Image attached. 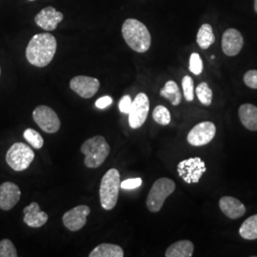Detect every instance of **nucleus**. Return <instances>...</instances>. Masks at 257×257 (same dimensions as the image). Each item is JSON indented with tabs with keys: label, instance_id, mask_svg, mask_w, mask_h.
Listing matches in <instances>:
<instances>
[{
	"label": "nucleus",
	"instance_id": "nucleus-27",
	"mask_svg": "<svg viewBox=\"0 0 257 257\" xmlns=\"http://www.w3.org/2000/svg\"><path fill=\"white\" fill-rule=\"evenodd\" d=\"M18 250L9 239H2L0 241V257H17Z\"/></svg>",
	"mask_w": 257,
	"mask_h": 257
},
{
	"label": "nucleus",
	"instance_id": "nucleus-7",
	"mask_svg": "<svg viewBox=\"0 0 257 257\" xmlns=\"http://www.w3.org/2000/svg\"><path fill=\"white\" fill-rule=\"evenodd\" d=\"M177 172L186 183H198L206 172L205 162L200 157L186 159L178 164Z\"/></svg>",
	"mask_w": 257,
	"mask_h": 257
},
{
	"label": "nucleus",
	"instance_id": "nucleus-5",
	"mask_svg": "<svg viewBox=\"0 0 257 257\" xmlns=\"http://www.w3.org/2000/svg\"><path fill=\"white\" fill-rule=\"evenodd\" d=\"M175 183L170 178H159L153 185L148 194L147 207L152 212H158L163 207L166 198L175 192Z\"/></svg>",
	"mask_w": 257,
	"mask_h": 257
},
{
	"label": "nucleus",
	"instance_id": "nucleus-18",
	"mask_svg": "<svg viewBox=\"0 0 257 257\" xmlns=\"http://www.w3.org/2000/svg\"><path fill=\"white\" fill-rule=\"evenodd\" d=\"M239 118L243 126L249 131H257V107L252 104H243L239 108Z\"/></svg>",
	"mask_w": 257,
	"mask_h": 257
},
{
	"label": "nucleus",
	"instance_id": "nucleus-33",
	"mask_svg": "<svg viewBox=\"0 0 257 257\" xmlns=\"http://www.w3.org/2000/svg\"><path fill=\"white\" fill-rule=\"evenodd\" d=\"M111 103H112V98L109 95H106V96L98 98L95 102V106H96V108L102 110V109H105L108 106L111 105Z\"/></svg>",
	"mask_w": 257,
	"mask_h": 257
},
{
	"label": "nucleus",
	"instance_id": "nucleus-24",
	"mask_svg": "<svg viewBox=\"0 0 257 257\" xmlns=\"http://www.w3.org/2000/svg\"><path fill=\"white\" fill-rule=\"evenodd\" d=\"M23 137L27 140L28 143L35 149H41L44 145V139L41 137V135L34 128H29L25 130Z\"/></svg>",
	"mask_w": 257,
	"mask_h": 257
},
{
	"label": "nucleus",
	"instance_id": "nucleus-20",
	"mask_svg": "<svg viewBox=\"0 0 257 257\" xmlns=\"http://www.w3.org/2000/svg\"><path fill=\"white\" fill-rule=\"evenodd\" d=\"M90 257H123L124 251L118 245L103 243L98 245L96 248H93Z\"/></svg>",
	"mask_w": 257,
	"mask_h": 257
},
{
	"label": "nucleus",
	"instance_id": "nucleus-11",
	"mask_svg": "<svg viewBox=\"0 0 257 257\" xmlns=\"http://www.w3.org/2000/svg\"><path fill=\"white\" fill-rule=\"evenodd\" d=\"M70 87L83 98H92L99 90L100 82L98 79L93 77L78 75L71 80Z\"/></svg>",
	"mask_w": 257,
	"mask_h": 257
},
{
	"label": "nucleus",
	"instance_id": "nucleus-10",
	"mask_svg": "<svg viewBox=\"0 0 257 257\" xmlns=\"http://www.w3.org/2000/svg\"><path fill=\"white\" fill-rule=\"evenodd\" d=\"M216 127L211 122H202L194 126L188 135V142L194 147L207 145L215 137Z\"/></svg>",
	"mask_w": 257,
	"mask_h": 257
},
{
	"label": "nucleus",
	"instance_id": "nucleus-32",
	"mask_svg": "<svg viewBox=\"0 0 257 257\" xmlns=\"http://www.w3.org/2000/svg\"><path fill=\"white\" fill-rule=\"evenodd\" d=\"M133 104V100L131 98L130 95H124L121 99H120L119 104H118V108L122 113H127L131 110Z\"/></svg>",
	"mask_w": 257,
	"mask_h": 257
},
{
	"label": "nucleus",
	"instance_id": "nucleus-35",
	"mask_svg": "<svg viewBox=\"0 0 257 257\" xmlns=\"http://www.w3.org/2000/svg\"><path fill=\"white\" fill-rule=\"evenodd\" d=\"M29 1H35V0H29Z\"/></svg>",
	"mask_w": 257,
	"mask_h": 257
},
{
	"label": "nucleus",
	"instance_id": "nucleus-28",
	"mask_svg": "<svg viewBox=\"0 0 257 257\" xmlns=\"http://www.w3.org/2000/svg\"><path fill=\"white\" fill-rule=\"evenodd\" d=\"M182 88L185 98L187 101H193L194 98V85L193 78L189 75L184 76L182 79Z\"/></svg>",
	"mask_w": 257,
	"mask_h": 257
},
{
	"label": "nucleus",
	"instance_id": "nucleus-2",
	"mask_svg": "<svg viewBox=\"0 0 257 257\" xmlns=\"http://www.w3.org/2000/svg\"><path fill=\"white\" fill-rule=\"evenodd\" d=\"M122 35L128 46L139 54L147 52L152 44L148 28L138 19L125 20L122 26Z\"/></svg>",
	"mask_w": 257,
	"mask_h": 257
},
{
	"label": "nucleus",
	"instance_id": "nucleus-25",
	"mask_svg": "<svg viewBox=\"0 0 257 257\" xmlns=\"http://www.w3.org/2000/svg\"><path fill=\"white\" fill-rule=\"evenodd\" d=\"M196 95L199 99V101L202 103L205 106H210L212 100V92H211L209 85L206 82L200 83L196 87Z\"/></svg>",
	"mask_w": 257,
	"mask_h": 257
},
{
	"label": "nucleus",
	"instance_id": "nucleus-12",
	"mask_svg": "<svg viewBox=\"0 0 257 257\" xmlns=\"http://www.w3.org/2000/svg\"><path fill=\"white\" fill-rule=\"evenodd\" d=\"M90 212L91 209L86 205L74 207L63 215L62 220L65 227L72 231L81 230L87 223V217Z\"/></svg>",
	"mask_w": 257,
	"mask_h": 257
},
{
	"label": "nucleus",
	"instance_id": "nucleus-34",
	"mask_svg": "<svg viewBox=\"0 0 257 257\" xmlns=\"http://www.w3.org/2000/svg\"><path fill=\"white\" fill-rule=\"evenodd\" d=\"M254 11L257 14V0H254Z\"/></svg>",
	"mask_w": 257,
	"mask_h": 257
},
{
	"label": "nucleus",
	"instance_id": "nucleus-6",
	"mask_svg": "<svg viewBox=\"0 0 257 257\" xmlns=\"http://www.w3.org/2000/svg\"><path fill=\"white\" fill-rule=\"evenodd\" d=\"M34 159L35 153L32 148L21 142L15 143L6 154L7 164L17 172L27 170Z\"/></svg>",
	"mask_w": 257,
	"mask_h": 257
},
{
	"label": "nucleus",
	"instance_id": "nucleus-4",
	"mask_svg": "<svg viewBox=\"0 0 257 257\" xmlns=\"http://www.w3.org/2000/svg\"><path fill=\"white\" fill-rule=\"evenodd\" d=\"M120 183V174L116 169H110L102 177L99 196L104 210L110 211L115 207L118 199Z\"/></svg>",
	"mask_w": 257,
	"mask_h": 257
},
{
	"label": "nucleus",
	"instance_id": "nucleus-8",
	"mask_svg": "<svg viewBox=\"0 0 257 257\" xmlns=\"http://www.w3.org/2000/svg\"><path fill=\"white\" fill-rule=\"evenodd\" d=\"M33 118L43 132L47 134H55L60 128V120L56 112L48 106H38L34 112Z\"/></svg>",
	"mask_w": 257,
	"mask_h": 257
},
{
	"label": "nucleus",
	"instance_id": "nucleus-29",
	"mask_svg": "<svg viewBox=\"0 0 257 257\" xmlns=\"http://www.w3.org/2000/svg\"><path fill=\"white\" fill-rule=\"evenodd\" d=\"M190 71L195 75H199L202 73L203 62L200 55L197 53H193L190 57V66H189Z\"/></svg>",
	"mask_w": 257,
	"mask_h": 257
},
{
	"label": "nucleus",
	"instance_id": "nucleus-31",
	"mask_svg": "<svg viewBox=\"0 0 257 257\" xmlns=\"http://www.w3.org/2000/svg\"><path fill=\"white\" fill-rule=\"evenodd\" d=\"M142 185V179L141 178H132L127 179L120 183V188L124 190H134L140 187Z\"/></svg>",
	"mask_w": 257,
	"mask_h": 257
},
{
	"label": "nucleus",
	"instance_id": "nucleus-19",
	"mask_svg": "<svg viewBox=\"0 0 257 257\" xmlns=\"http://www.w3.org/2000/svg\"><path fill=\"white\" fill-rule=\"evenodd\" d=\"M193 242L190 240H181L171 245L166 250V257H191L193 255Z\"/></svg>",
	"mask_w": 257,
	"mask_h": 257
},
{
	"label": "nucleus",
	"instance_id": "nucleus-1",
	"mask_svg": "<svg viewBox=\"0 0 257 257\" xmlns=\"http://www.w3.org/2000/svg\"><path fill=\"white\" fill-rule=\"evenodd\" d=\"M56 48V39L52 34H37L32 37L26 48L28 61L38 68L46 67L54 59Z\"/></svg>",
	"mask_w": 257,
	"mask_h": 257
},
{
	"label": "nucleus",
	"instance_id": "nucleus-30",
	"mask_svg": "<svg viewBox=\"0 0 257 257\" xmlns=\"http://www.w3.org/2000/svg\"><path fill=\"white\" fill-rule=\"evenodd\" d=\"M244 82L251 89H257V70L248 71L244 75Z\"/></svg>",
	"mask_w": 257,
	"mask_h": 257
},
{
	"label": "nucleus",
	"instance_id": "nucleus-16",
	"mask_svg": "<svg viewBox=\"0 0 257 257\" xmlns=\"http://www.w3.org/2000/svg\"><path fill=\"white\" fill-rule=\"evenodd\" d=\"M23 220L29 227L40 228L44 226L49 219L46 212L40 211V207L37 202H32L29 206L25 207Z\"/></svg>",
	"mask_w": 257,
	"mask_h": 257
},
{
	"label": "nucleus",
	"instance_id": "nucleus-26",
	"mask_svg": "<svg viewBox=\"0 0 257 257\" xmlns=\"http://www.w3.org/2000/svg\"><path fill=\"white\" fill-rule=\"evenodd\" d=\"M153 117L160 125H168L171 122V113L164 106H157L153 112Z\"/></svg>",
	"mask_w": 257,
	"mask_h": 257
},
{
	"label": "nucleus",
	"instance_id": "nucleus-17",
	"mask_svg": "<svg viewBox=\"0 0 257 257\" xmlns=\"http://www.w3.org/2000/svg\"><path fill=\"white\" fill-rule=\"evenodd\" d=\"M219 207L222 212L230 219H238L246 212V207L232 196H223L219 200Z\"/></svg>",
	"mask_w": 257,
	"mask_h": 257
},
{
	"label": "nucleus",
	"instance_id": "nucleus-9",
	"mask_svg": "<svg viewBox=\"0 0 257 257\" xmlns=\"http://www.w3.org/2000/svg\"><path fill=\"white\" fill-rule=\"evenodd\" d=\"M150 110V101L146 93L140 92L133 101L128 111V124L131 128H140L147 119Z\"/></svg>",
	"mask_w": 257,
	"mask_h": 257
},
{
	"label": "nucleus",
	"instance_id": "nucleus-23",
	"mask_svg": "<svg viewBox=\"0 0 257 257\" xmlns=\"http://www.w3.org/2000/svg\"><path fill=\"white\" fill-rule=\"evenodd\" d=\"M239 234L247 240L257 239V214L248 217L244 221L239 229Z\"/></svg>",
	"mask_w": 257,
	"mask_h": 257
},
{
	"label": "nucleus",
	"instance_id": "nucleus-13",
	"mask_svg": "<svg viewBox=\"0 0 257 257\" xmlns=\"http://www.w3.org/2000/svg\"><path fill=\"white\" fill-rule=\"evenodd\" d=\"M64 16L62 13L49 6L41 10L35 18V22L38 27L45 31H55L58 24L63 20Z\"/></svg>",
	"mask_w": 257,
	"mask_h": 257
},
{
	"label": "nucleus",
	"instance_id": "nucleus-36",
	"mask_svg": "<svg viewBox=\"0 0 257 257\" xmlns=\"http://www.w3.org/2000/svg\"><path fill=\"white\" fill-rule=\"evenodd\" d=\"M0 74H1V70H0Z\"/></svg>",
	"mask_w": 257,
	"mask_h": 257
},
{
	"label": "nucleus",
	"instance_id": "nucleus-3",
	"mask_svg": "<svg viewBox=\"0 0 257 257\" xmlns=\"http://www.w3.org/2000/svg\"><path fill=\"white\" fill-rule=\"evenodd\" d=\"M81 152L85 155L86 167L95 169L105 162L110 154V146L105 138L97 136L86 140L81 146Z\"/></svg>",
	"mask_w": 257,
	"mask_h": 257
},
{
	"label": "nucleus",
	"instance_id": "nucleus-14",
	"mask_svg": "<svg viewBox=\"0 0 257 257\" xmlns=\"http://www.w3.org/2000/svg\"><path fill=\"white\" fill-rule=\"evenodd\" d=\"M21 192L19 186L13 182H5L0 185V209L10 211L20 199Z\"/></svg>",
	"mask_w": 257,
	"mask_h": 257
},
{
	"label": "nucleus",
	"instance_id": "nucleus-15",
	"mask_svg": "<svg viewBox=\"0 0 257 257\" xmlns=\"http://www.w3.org/2000/svg\"><path fill=\"white\" fill-rule=\"evenodd\" d=\"M243 44V37L236 29H228L222 37V50L228 56L238 55Z\"/></svg>",
	"mask_w": 257,
	"mask_h": 257
},
{
	"label": "nucleus",
	"instance_id": "nucleus-21",
	"mask_svg": "<svg viewBox=\"0 0 257 257\" xmlns=\"http://www.w3.org/2000/svg\"><path fill=\"white\" fill-rule=\"evenodd\" d=\"M160 95L169 99L174 106L179 105L182 98L178 85L173 80H170L166 83L164 88L160 91Z\"/></svg>",
	"mask_w": 257,
	"mask_h": 257
},
{
	"label": "nucleus",
	"instance_id": "nucleus-22",
	"mask_svg": "<svg viewBox=\"0 0 257 257\" xmlns=\"http://www.w3.org/2000/svg\"><path fill=\"white\" fill-rule=\"evenodd\" d=\"M196 41L197 44L203 50L208 49L214 43L215 37L213 35V31L210 24H203L200 27L196 37Z\"/></svg>",
	"mask_w": 257,
	"mask_h": 257
}]
</instances>
